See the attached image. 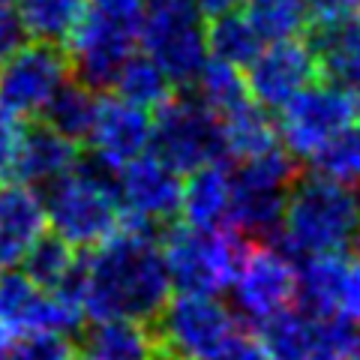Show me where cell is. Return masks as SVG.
Listing matches in <instances>:
<instances>
[{
	"instance_id": "cell-1",
	"label": "cell",
	"mask_w": 360,
	"mask_h": 360,
	"mask_svg": "<svg viewBox=\"0 0 360 360\" xmlns=\"http://www.w3.org/2000/svg\"><path fill=\"white\" fill-rule=\"evenodd\" d=\"M84 319L153 321L172 297V276L160 250V229L127 217L103 243L78 258Z\"/></svg>"
},
{
	"instance_id": "cell-2",
	"label": "cell",
	"mask_w": 360,
	"mask_h": 360,
	"mask_svg": "<svg viewBox=\"0 0 360 360\" xmlns=\"http://www.w3.org/2000/svg\"><path fill=\"white\" fill-rule=\"evenodd\" d=\"M360 238V186L336 184L321 174H297L288 186L283 225L267 240L291 262L307 255L348 252Z\"/></svg>"
},
{
	"instance_id": "cell-3",
	"label": "cell",
	"mask_w": 360,
	"mask_h": 360,
	"mask_svg": "<svg viewBox=\"0 0 360 360\" xmlns=\"http://www.w3.org/2000/svg\"><path fill=\"white\" fill-rule=\"evenodd\" d=\"M115 174L117 172H111L99 160L82 156L72 172L51 180L45 195V217L51 222V231L75 250H90L103 243L111 231H117L123 210Z\"/></svg>"
},
{
	"instance_id": "cell-4",
	"label": "cell",
	"mask_w": 360,
	"mask_h": 360,
	"mask_svg": "<svg viewBox=\"0 0 360 360\" xmlns=\"http://www.w3.org/2000/svg\"><path fill=\"white\" fill-rule=\"evenodd\" d=\"M300 168L283 148H270L231 172V210L229 229L250 240H274L283 225L285 195Z\"/></svg>"
},
{
	"instance_id": "cell-5",
	"label": "cell",
	"mask_w": 360,
	"mask_h": 360,
	"mask_svg": "<svg viewBox=\"0 0 360 360\" xmlns=\"http://www.w3.org/2000/svg\"><path fill=\"white\" fill-rule=\"evenodd\" d=\"M160 250L172 288L189 295H219L231 288L243 238L231 229H195L180 222L160 229Z\"/></svg>"
},
{
	"instance_id": "cell-6",
	"label": "cell",
	"mask_w": 360,
	"mask_h": 360,
	"mask_svg": "<svg viewBox=\"0 0 360 360\" xmlns=\"http://www.w3.org/2000/svg\"><path fill=\"white\" fill-rule=\"evenodd\" d=\"M150 129V148L165 165L177 174H186L198 165L229 160L225 156L219 115L210 111L195 94L168 96L160 108Z\"/></svg>"
},
{
	"instance_id": "cell-7",
	"label": "cell",
	"mask_w": 360,
	"mask_h": 360,
	"mask_svg": "<svg viewBox=\"0 0 360 360\" xmlns=\"http://www.w3.org/2000/svg\"><path fill=\"white\" fill-rule=\"evenodd\" d=\"M162 352L189 360H213L240 330V321L217 295L180 291L168 297L160 315L150 321Z\"/></svg>"
},
{
	"instance_id": "cell-8",
	"label": "cell",
	"mask_w": 360,
	"mask_h": 360,
	"mask_svg": "<svg viewBox=\"0 0 360 360\" xmlns=\"http://www.w3.org/2000/svg\"><path fill=\"white\" fill-rule=\"evenodd\" d=\"M139 27L141 25H135V21L84 6L78 25L63 42L72 75L87 87H94L96 94L108 90L123 60L139 45Z\"/></svg>"
},
{
	"instance_id": "cell-9",
	"label": "cell",
	"mask_w": 360,
	"mask_h": 360,
	"mask_svg": "<svg viewBox=\"0 0 360 360\" xmlns=\"http://www.w3.org/2000/svg\"><path fill=\"white\" fill-rule=\"evenodd\" d=\"M231 288L234 307L258 328L270 315L295 307V262L267 240H243Z\"/></svg>"
},
{
	"instance_id": "cell-10",
	"label": "cell",
	"mask_w": 360,
	"mask_h": 360,
	"mask_svg": "<svg viewBox=\"0 0 360 360\" xmlns=\"http://www.w3.org/2000/svg\"><path fill=\"white\" fill-rule=\"evenodd\" d=\"M70 75V58L60 42L37 39L30 45H18L0 63V105L25 120L37 117Z\"/></svg>"
},
{
	"instance_id": "cell-11",
	"label": "cell",
	"mask_w": 360,
	"mask_h": 360,
	"mask_svg": "<svg viewBox=\"0 0 360 360\" xmlns=\"http://www.w3.org/2000/svg\"><path fill=\"white\" fill-rule=\"evenodd\" d=\"M352 94L330 82H312L279 108V139L295 160L307 156L330 139L336 129L352 123Z\"/></svg>"
},
{
	"instance_id": "cell-12",
	"label": "cell",
	"mask_w": 360,
	"mask_h": 360,
	"mask_svg": "<svg viewBox=\"0 0 360 360\" xmlns=\"http://www.w3.org/2000/svg\"><path fill=\"white\" fill-rule=\"evenodd\" d=\"M246 90L258 105L283 108L307 84L319 82V60H315L307 39L288 37L262 45V51L246 63Z\"/></svg>"
},
{
	"instance_id": "cell-13",
	"label": "cell",
	"mask_w": 360,
	"mask_h": 360,
	"mask_svg": "<svg viewBox=\"0 0 360 360\" xmlns=\"http://www.w3.org/2000/svg\"><path fill=\"white\" fill-rule=\"evenodd\" d=\"M0 324L13 330L78 333L84 328L82 307L54 291L39 288L25 270L0 267Z\"/></svg>"
},
{
	"instance_id": "cell-14",
	"label": "cell",
	"mask_w": 360,
	"mask_h": 360,
	"mask_svg": "<svg viewBox=\"0 0 360 360\" xmlns=\"http://www.w3.org/2000/svg\"><path fill=\"white\" fill-rule=\"evenodd\" d=\"M180 174L165 165L156 153H141L132 162L117 168L115 189L120 210L141 222H168L180 207Z\"/></svg>"
},
{
	"instance_id": "cell-15",
	"label": "cell",
	"mask_w": 360,
	"mask_h": 360,
	"mask_svg": "<svg viewBox=\"0 0 360 360\" xmlns=\"http://www.w3.org/2000/svg\"><path fill=\"white\" fill-rule=\"evenodd\" d=\"M150 129L153 120L144 108L127 103L120 96L99 99L94 127L87 132V144L94 150V160L117 172L135 156L148 153L150 148Z\"/></svg>"
},
{
	"instance_id": "cell-16",
	"label": "cell",
	"mask_w": 360,
	"mask_h": 360,
	"mask_svg": "<svg viewBox=\"0 0 360 360\" xmlns=\"http://www.w3.org/2000/svg\"><path fill=\"white\" fill-rule=\"evenodd\" d=\"M303 33L324 82L352 90L360 82V15L309 21Z\"/></svg>"
},
{
	"instance_id": "cell-17",
	"label": "cell",
	"mask_w": 360,
	"mask_h": 360,
	"mask_svg": "<svg viewBox=\"0 0 360 360\" xmlns=\"http://www.w3.org/2000/svg\"><path fill=\"white\" fill-rule=\"evenodd\" d=\"M78 162H82L78 144L37 120L33 127H25L9 177H15L18 184L27 186H49L51 180L72 172Z\"/></svg>"
},
{
	"instance_id": "cell-18",
	"label": "cell",
	"mask_w": 360,
	"mask_h": 360,
	"mask_svg": "<svg viewBox=\"0 0 360 360\" xmlns=\"http://www.w3.org/2000/svg\"><path fill=\"white\" fill-rule=\"evenodd\" d=\"M45 225L49 217L37 186L15 180L13 186L0 189V267H18Z\"/></svg>"
},
{
	"instance_id": "cell-19",
	"label": "cell",
	"mask_w": 360,
	"mask_h": 360,
	"mask_svg": "<svg viewBox=\"0 0 360 360\" xmlns=\"http://www.w3.org/2000/svg\"><path fill=\"white\" fill-rule=\"evenodd\" d=\"M180 184V213L186 225L195 229H229L231 210V168L225 160L198 165Z\"/></svg>"
},
{
	"instance_id": "cell-20",
	"label": "cell",
	"mask_w": 360,
	"mask_h": 360,
	"mask_svg": "<svg viewBox=\"0 0 360 360\" xmlns=\"http://www.w3.org/2000/svg\"><path fill=\"white\" fill-rule=\"evenodd\" d=\"M162 348L148 321L103 319L90 324L78 345V360H156Z\"/></svg>"
},
{
	"instance_id": "cell-21",
	"label": "cell",
	"mask_w": 360,
	"mask_h": 360,
	"mask_svg": "<svg viewBox=\"0 0 360 360\" xmlns=\"http://www.w3.org/2000/svg\"><path fill=\"white\" fill-rule=\"evenodd\" d=\"M348 252H324L297 258L295 267V309L312 319L336 312V295Z\"/></svg>"
},
{
	"instance_id": "cell-22",
	"label": "cell",
	"mask_w": 360,
	"mask_h": 360,
	"mask_svg": "<svg viewBox=\"0 0 360 360\" xmlns=\"http://www.w3.org/2000/svg\"><path fill=\"white\" fill-rule=\"evenodd\" d=\"M222 127V141H225V156L231 160H250L270 148H279V129L276 120L267 115L264 105H258L255 99H243L240 105L229 108L219 115Z\"/></svg>"
},
{
	"instance_id": "cell-23",
	"label": "cell",
	"mask_w": 360,
	"mask_h": 360,
	"mask_svg": "<svg viewBox=\"0 0 360 360\" xmlns=\"http://www.w3.org/2000/svg\"><path fill=\"white\" fill-rule=\"evenodd\" d=\"M96 105H99L96 90L87 87L84 82H78L75 75H70L51 94V99L45 103V108L37 117L45 123V127H51L54 132H60L70 141L82 144V141H87V132L94 127Z\"/></svg>"
},
{
	"instance_id": "cell-24",
	"label": "cell",
	"mask_w": 360,
	"mask_h": 360,
	"mask_svg": "<svg viewBox=\"0 0 360 360\" xmlns=\"http://www.w3.org/2000/svg\"><path fill=\"white\" fill-rule=\"evenodd\" d=\"M111 87L117 90L120 99H127V103L139 105L144 111L150 108H160L168 96L174 94V84L168 82V75L160 70V63H156L148 51L144 54H129L123 66L117 70L115 82Z\"/></svg>"
},
{
	"instance_id": "cell-25",
	"label": "cell",
	"mask_w": 360,
	"mask_h": 360,
	"mask_svg": "<svg viewBox=\"0 0 360 360\" xmlns=\"http://www.w3.org/2000/svg\"><path fill=\"white\" fill-rule=\"evenodd\" d=\"M309 172L330 177L336 184L360 186V123H345L309 156Z\"/></svg>"
},
{
	"instance_id": "cell-26",
	"label": "cell",
	"mask_w": 360,
	"mask_h": 360,
	"mask_svg": "<svg viewBox=\"0 0 360 360\" xmlns=\"http://www.w3.org/2000/svg\"><path fill=\"white\" fill-rule=\"evenodd\" d=\"M205 45H207L210 58H219L234 66H246L262 51L264 42L250 25V18L234 9V13L210 18V25L205 27Z\"/></svg>"
},
{
	"instance_id": "cell-27",
	"label": "cell",
	"mask_w": 360,
	"mask_h": 360,
	"mask_svg": "<svg viewBox=\"0 0 360 360\" xmlns=\"http://www.w3.org/2000/svg\"><path fill=\"white\" fill-rule=\"evenodd\" d=\"M87 6V0H18V18L27 37L45 42H66Z\"/></svg>"
},
{
	"instance_id": "cell-28",
	"label": "cell",
	"mask_w": 360,
	"mask_h": 360,
	"mask_svg": "<svg viewBox=\"0 0 360 360\" xmlns=\"http://www.w3.org/2000/svg\"><path fill=\"white\" fill-rule=\"evenodd\" d=\"M78 262L75 255V246L66 243L60 234H39L37 243L27 250V255L21 258V267H25V274L37 283L39 288L45 291H54L63 285V279L72 274V267Z\"/></svg>"
},
{
	"instance_id": "cell-29",
	"label": "cell",
	"mask_w": 360,
	"mask_h": 360,
	"mask_svg": "<svg viewBox=\"0 0 360 360\" xmlns=\"http://www.w3.org/2000/svg\"><path fill=\"white\" fill-rule=\"evenodd\" d=\"M195 96L205 103L210 111L225 115L229 108L240 105L243 99H250V90H246V78L240 72V66L225 63L219 58H207L201 63V70L193 82Z\"/></svg>"
},
{
	"instance_id": "cell-30",
	"label": "cell",
	"mask_w": 360,
	"mask_h": 360,
	"mask_svg": "<svg viewBox=\"0 0 360 360\" xmlns=\"http://www.w3.org/2000/svg\"><path fill=\"white\" fill-rule=\"evenodd\" d=\"M246 18L262 37V42L300 37L307 30V0H243Z\"/></svg>"
},
{
	"instance_id": "cell-31",
	"label": "cell",
	"mask_w": 360,
	"mask_h": 360,
	"mask_svg": "<svg viewBox=\"0 0 360 360\" xmlns=\"http://www.w3.org/2000/svg\"><path fill=\"white\" fill-rule=\"evenodd\" d=\"M4 360H78V345L72 342V333L27 330V336L13 340Z\"/></svg>"
},
{
	"instance_id": "cell-32",
	"label": "cell",
	"mask_w": 360,
	"mask_h": 360,
	"mask_svg": "<svg viewBox=\"0 0 360 360\" xmlns=\"http://www.w3.org/2000/svg\"><path fill=\"white\" fill-rule=\"evenodd\" d=\"M27 123L21 120L15 111H9L0 105V174L9 177L13 172V162H15V153H18V144H21V135H25Z\"/></svg>"
},
{
	"instance_id": "cell-33",
	"label": "cell",
	"mask_w": 360,
	"mask_h": 360,
	"mask_svg": "<svg viewBox=\"0 0 360 360\" xmlns=\"http://www.w3.org/2000/svg\"><path fill=\"white\" fill-rule=\"evenodd\" d=\"M336 312L360 324V258H345L340 295H336Z\"/></svg>"
},
{
	"instance_id": "cell-34",
	"label": "cell",
	"mask_w": 360,
	"mask_h": 360,
	"mask_svg": "<svg viewBox=\"0 0 360 360\" xmlns=\"http://www.w3.org/2000/svg\"><path fill=\"white\" fill-rule=\"evenodd\" d=\"M27 30L21 25L18 13H13L9 6H0V63L13 54L18 45H25Z\"/></svg>"
},
{
	"instance_id": "cell-35",
	"label": "cell",
	"mask_w": 360,
	"mask_h": 360,
	"mask_svg": "<svg viewBox=\"0 0 360 360\" xmlns=\"http://www.w3.org/2000/svg\"><path fill=\"white\" fill-rule=\"evenodd\" d=\"M213 360H270L267 348L262 345L258 336H250V333H234V340L222 348V352L213 357Z\"/></svg>"
},
{
	"instance_id": "cell-36",
	"label": "cell",
	"mask_w": 360,
	"mask_h": 360,
	"mask_svg": "<svg viewBox=\"0 0 360 360\" xmlns=\"http://www.w3.org/2000/svg\"><path fill=\"white\" fill-rule=\"evenodd\" d=\"M309 21H328L342 15H360V0H307ZM307 21V25H309Z\"/></svg>"
},
{
	"instance_id": "cell-37",
	"label": "cell",
	"mask_w": 360,
	"mask_h": 360,
	"mask_svg": "<svg viewBox=\"0 0 360 360\" xmlns=\"http://www.w3.org/2000/svg\"><path fill=\"white\" fill-rule=\"evenodd\" d=\"M87 6L94 9H103L108 15H117V18H127L141 25V0H90Z\"/></svg>"
},
{
	"instance_id": "cell-38",
	"label": "cell",
	"mask_w": 360,
	"mask_h": 360,
	"mask_svg": "<svg viewBox=\"0 0 360 360\" xmlns=\"http://www.w3.org/2000/svg\"><path fill=\"white\" fill-rule=\"evenodd\" d=\"M195 4L201 9V15L217 18V15H225V13H234L243 0H195Z\"/></svg>"
},
{
	"instance_id": "cell-39",
	"label": "cell",
	"mask_w": 360,
	"mask_h": 360,
	"mask_svg": "<svg viewBox=\"0 0 360 360\" xmlns=\"http://www.w3.org/2000/svg\"><path fill=\"white\" fill-rule=\"evenodd\" d=\"M13 340H15V330H13V328H6V324H0V360H4L6 348L13 345Z\"/></svg>"
},
{
	"instance_id": "cell-40",
	"label": "cell",
	"mask_w": 360,
	"mask_h": 360,
	"mask_svg": "<svg viewBox=\"0 0 360 360\" xmlns=\"http://www.w3.org/2000/svg\"><path fill=\"white\" fill-rule=\"evenodd\" d=\"M348 94H352V111H354V117L360 120V82L348 90Z\"/></svg>"
},
{
	"instance_id": "cell-41",
	"label": "cell",
	"mask_w": 360,
	"mask_h": 360,
	"mask_svg": "<svg viewBox=\"0 0 360 360\" xmlns=\"http://www.w3.org/2000/svg\"><path fill=\"white\" fill-rule=\"evenodd\" d=\"M156 360H189V357H180V354H172V352H160Z\"/></svg>"
},
{
	"instance_id": "cell-42",
	"label": "cell",
	"mask_w": 360,
	"mask_h": 360,
	"mask_svg": "<svg viewBox=\"0 0 360 360\" xmlns=\"http://www.w3.org/2000/svg\"><path fill=\"white\" fill-rule=\"evenodd\" d=\"M348 360H360V336H357V342L352 348V354H348Z\"/></svg>"
},
{
	"instance_id": "cell-43",
	"label": "cell",
	"mask_w": 360,
	"mask_h": 360,
	"mask_svg": "<svg viewBox=\"0 0 360 360\" xmlns=\"http://www.w3.org/2000/svg\"><path fill=\"white\" fill-rule=\"evenodd\" d=\"M15 4V0H0V6H13Z\"/></svg>"
},
{
	"instance_id": "cell-44",
	"label": "cell",
	"mask_w": 360,
	"mask_h": 360,
	"mask_svg": "<svg viewBox=\"0 0 360 360\" xmlns=\"http://www.w3.org/2000/svg\"><path fill=\"white\" fill-rule=\"evenodd\" d=\"M357 250H360V238H357Z\"/></svg>"
}]
</instances>
